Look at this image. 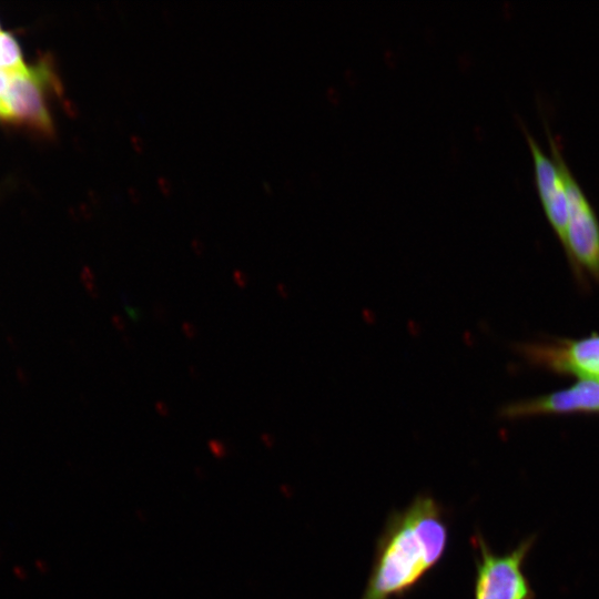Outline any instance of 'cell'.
Masks as SVG:
<instances>
[{"instance_id": "1", "label": "cell", "mask_w": 599, "mask_h": 599, "mask_svg": "<svg viewBox=\"0 0 599 599\" xmlns=\"http://www.w3.org/2000/svg\"><path fill=\"white\" fill-rule=\"evenodd\" d=\"M448 536L444 509L432 496H417L390 515L361 599H394L412 590L441 560Z\"/></svg>"}, {"instance_id": "2", "label": "cell", "mask_w": 599, "mask_h": 599, "mask_svg": "<svg viewBox=\"0 0 599 599\" xmlns=\"http://www.w3.org/2000/svg\"><path fill=\"white\" fill-rule=\"evenodd\" d=\"M550 154L565 179L568 196V225L564 248L575 267L587 271L599 280V219L583 189L570 170L558 138L542 118Z\"/></svg>"}, {"instance_id": "15", "label": "cell", "mask_w": 599, "mask_h": 599, "mask_svg": "<svg viewBox=\"0 0 599 599\" xmlns=\"http://www.w3.org/2000/svg\"><path fill=\"white\" fill-rule=\"evenodd\" d=\"M0 32H1V30H0Z\"/></svg>"}, {"instance_id": "4", "label": "cell", "mask_w": 599, "mask_h": 599, "mask_svg": "<svg viewBox=\"0 0 599 599\" xmlns=\"http://www.w3.org/2000/svg\"><path fill=\"white\" fill-rule=\"evenodd\" d=\"M58 90L59 81L48 61L28 68L8 78L0 94V119L28 126L47 136L53 134V123L48 109L45 92Z\"/></svg>"}, {"instance_id": "5", "label": "cell", "mask_w": 599, "mask_h": 599, "mask_svg": "<svg viewBox=\"0 0 599 599\" xmlns=\"http://www.w3.org/2000/svg\"><path fill=\"white\" fill-rule=\"evenodd\" d=\"M520 128L529 145L538 195L552 230L565 244L569 207L565 179L552 155H548L519 119Z\"/></svg>"}, {"instance_id": "11", "label": "cell", "mask_w": 599, "mask_h": 599, "mask_svg": "<svg viewBox=\"0 0 599 599\" xmlns=\"http://www.w3.org/2000/svg\"><path fill=\"white\" fill-rule=\"evenodd\" d=\"M234 280L237 283L238 286L244 287L246 284V280L243 273L235 272L234 273Z\"/></svg>"}, {"instance_id": "12", "label": "cell", "mask_w": 599, "mask_h": 599, "mask_svg": "<svg viewBox=\"0 0 599 599\" xmlns=\"http://www.w3.org/2000/svg\"><path fill=\"white\" fill-rule=\"evenodd\" d=\"M112 323L120 331H122L124 328V323H123L122 318L120 316H118V315H114L112 317Z\"/></svg>"}, {"instance_id": "3", "label": "cell", "mask_w": 599, "mask_h": 599, "mask_svg": "<svg viewBox=\"0 0 599 599\" xmlns=\"http://www.w3.org/2000/svg\"><path fill=\"white\" fill-rule=\"evenodd\" d=\"M474 541L478 550L474 599H535L524 571L525 560L536 541L535 535L502 555L494 552L481 535Z\"/></svg>"}, {"instance_id": "14", "label": "cell", "mask_w": 599, "mask_h": 599, "mask_svg": "<svg viewBox=\"0 0 599 599\" xmlns=\"http://www.w3.org/2000/svg\"><path fill=\"white\" fill-rule=\"evenodd\" d=\"M156 408H158V412H159L161 415H164V416L167 415V407H166V405H165L164 403L159 402V403L156 404Z\"/></svg>"}, {"instance_id": "7", "label": "cell", "mask_w": 599, "mask_h": 599, "mask_svg": "<svg viewBox=\"0 0 599 599\" xmlns=\"http://www.w3.org/2000/svg\"><path fill=\"white\" fill-rule=\"evenodd\" d=\"M569 413H599V380L581 379L569 388L504 407L505 417H527Z\"/></svg>"}, {"instance_id": "13", "label": "cell", "mask_w": 599, "mask_h": 599, "mask_svg": "<svg viewBox=\"0 0 599 599\" xmlns=\"http://www.w3.org/2000/svg\"><path fill=\"white\" fill-rule=\"evenodd\" d=\"M8 83V77L0 72V94L3 92Z\"/></svg>"}, {"instance_id": "6", "label": "cell", "mask_w": 599, "mask_h": 599, "mask_svg": "<svg viewBox=\"0 0 599 599\" xmlns=\"http://www.w3.org/2000/svg\"><path fill=\"white\" fill-rule=\"evenodd\" d=\"M526 355L551 370L581 379L599 380V335L537 344L526 347Z\"/></svg>"}, {"instance_id": "10", "label": "cell", "mask_w": 599, "mask_h": 599, "mask_svg": "<svg viewBox=\"0 0 599 599\" xmlns=\"http://www.w3.org/2000/svg\"><path fill=\"white\" fill-rule=\"evenodd\" d=\"M183 332L184 334L187 336V337H194L195 335V328L192 324L190 323H184L183 325Z\"/></svg>"}, {"instance_id": "9", "label": "cell", "mask_w": 599, "mask_h": 599, "mask_svg": "<svg viewBox=\"0 0 599 599\" xmlns=\"http://www.w3.org/2000/svg\"><path fill=\"white\" fill-rule=\"evenodd\" d=\"M126 312L130 315V317L133 321H138L140 318V312L136 308H132L130 304H125Z\"/></svg>"}, {"instance_id": "8", "label": "cell", "mask_w": 599, "mask_h": 599, "mask_svg": "<svg viewBox=\"0 0 599 599\" xmlns=\"http://www.w3.org/2000/svg\"><path fill=\"white\" fill-rule=\"evenodd\" d=\"M27 69L16 38L9 32H0V72L8 78Z\"/></svg>"}]
</instances>
